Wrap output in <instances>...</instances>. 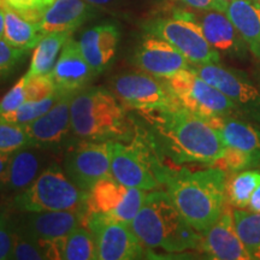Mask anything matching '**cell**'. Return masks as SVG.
Here are the masks:
<instances>
[{
    "mask_svg": "<svg viewBox=\"0 0 260 260\" xmlns=\"http://www.w3.org/2000/svg\"><path fill=\"white\" fill-rule=\"evenodd\" d=\"M141 113L149 123L155 151L176 164L213 165L225 151L218 132L206 119L176 103Z\"/></svg>",
    "mask_w": 260,
    "mask_h": 260,
    "instance_id": "cell-1",
    "label": "cell"
},
{
    "mask_svg": "<svg viewBox=\"0 0 260 260\" xmlns=\"http://www.w3.org/2000/svg\"><path fill=\"white\" fill-rule=\"evenodd\" d=\"M226 172L210 165L203 170L169 169L162 186L176 209L203 234L218 220L226 204Z\"/></svg>",
    "mask_w": 260,
    "mask_h": 260,
    "instance_id": "cell-2",
    "label": "cell"
},
{
    "mask_svg": "<svg viewBox=\"0 0 260 260\" xmlns=\"http://www.w3.org/2000/svg\"><path fill=\"white\" fill-rule=\"evenodd\" d=\"M130 225L146 248L182 253L200 247L201 233L184 219L165 190L154 189L147 193L141 210Z\"/></svg>",
    "mask_w": 260,
    "mask_h": 260,
    "instance_id": "cell-3",
    "label": "cell"
},
{
    "mask_svg": "<svg viewBox=\"0 0 260 260\" xmlns=\"http://www.w3.org/2000/svg\"><path fill=\"white\" fill-rule=\"evenodd\" d=\"M71 128L84 141H117L130 135L125 107L102 86L84 87L71 98Z\"/></svg>",
    "mask_w": 260,
    "mask_h": 260,
    "instance_id": "cell-4",
    "label": "cell"
},
{
    "mask_svg": "<svg viewBox=\"0 0 260 260\" xmlns=\"http://www.w3.org/2000/svg\"><path fill=\"white\" fill-rule=\"evenodd\" d=\"M89 191L80 189L57 162H51L28 188L12 199L19 212L86 210Z\"/></svg>",
    "mask_w": 260,
    "mask_h": 260,
    "instance_id": "cell-5",
    "label": "cell"
},
{
    "mask_svg": "<svg viewBox=\"0 0 260 260\" xmlns=\"http://www.w3.org/2000/svg\"><path fill=\"white\" fill-rule=\"evenodd\" d=\"M157 153L152 142L142 139H135L129 145L112 141V177L128 188L158 189L169 168L161 164Z\"/></svg>",
    "mask_w": 260,
    "mask_h": 260,
    "instance_id": "cell-6",
    "label": "cell"
},
{
    "mask_svg": "<svg viewBox=\"0 0 260 260\" xmlns=\"http://www.w3.org/2000/svg\"><path fill=\"white\" fill-rule=\"evenodd\" d=\"M175 103L207 119L219 116H240L239 110L226 95L211 86L191 69L159 79Z\"/></svg>",
    "mask_w": 260,
    "mask_h": 260,
    "instance_id": "cell-7",
    "label": "cell"
},
{
    "mask_svg": "<svg viewBox=\"0 0 260 260\" xmlns=\"http://www.w3.org/2000/svg\"><path fill=\"white\" fill-rule=\"evenodd\" d=\"M144 28L148 35L162 39L177 48L191 65L220 63V54L209 44L200 25L190 17L189 12L152 19Z\"/></svg>",
    "mask_w": 260,
    "mask_h": 260,
    "instance_id": "cell-8",
    "label": "cell"
},
{
    "mask_svg": "<svg viewBox=\"0 0 260 260\" xmlns=\"http://www.w3.org/2000/svg\"><path fill=\"white\" fill-rule=\"evenodd\" d=\"M191 69L229 98L242 118L260 126V87L245 71L220 63L191 65Z\"/></svg>",
    "mask_w": 260,
    "mask_h": 260,
    "instance_id": "cell-9",
    "label": "cell"
},
{
    "mask_svg": "<svg viewBox=\"0 0 260 260\" xmlns=\"http://www.w3.org/2000/svg\"><path fill=\"white\" fill-rule=\"evenodd\" d=\"M96 243L98 260H130L142 258L144 245L130 224L102 213H86V224Z\"/></svg>",
    "mask_w": 260,
    "mask_h": 260,
    "instance_id": "cell-10",
    "label": "cell"
},
{
    "mask_svg": "<svg viewBox=\"0 0 260 260\" xmlns=\"http://www.w3.org/2000/svg\"><path fill=\"white\" fill-rule=\"evenodd\" d=\"M112 141H83L70 148L64 171L80 189L89 191L96 182L111 177Z\"/></svg>",
    "mask_w": 260,
    "mask_h": 260,
    "instance_id": "cell-11",
    "label": "cell"
},
{
    "mask_svg": "<svg viewBox=\"0 0 260 260\" xmlns=\"http://www.w3.org/2000/svg\"><path fill=\"white\" fill-rule=\"evenodd\" d=\"M111 88L123 105L139 111L162 109L175 103L161 81L146 73L117 75L111 80Z\"/></svg>",
    "mask_w": 260,
    "mask_h": 260,
    "instance_id": "cell-12",
    "label": "cell"
},
{
    "mask_svg": "<svg viewBox=\"0 0 260 260\" xmlns=\"http://www.w3.org/2000/svg\"><path fill=\"white\" fill-rule=\"evenodd\" d=\"M84 224L86 210L21 212L19 216H15L16 229L38 242L65 237Z\"/></svg>",
    "mask_w": 260,
    "mask_h": 260,
    "instance_id": "cell-13",
    "label": "cell"
},
{
    "mask_svg": "<svg viewBox=\"0 0 260 260\" xmlns=\"http://www.w3.org/2000/svg\"><path fill=\"white\" fill-rule=\"evenodd\" d=\"M199 249L213 260H252L237 234L233 210L226 206L218 220L201 234Z\"/></svg>",
    "mask_w": 260,
    "mask_h": 260,
    "instance_id": "cell-14",
    "label": "cell"
},
{
    "mask_svg": "<svg viewBox=\"0 0 260 260\" xmlns=\"http://www.w3.org/2000/svg\"><path fill=\"white\" fill-rule=\"evenodd\" d=\"M136 67L157 79H165L182 70L190 69L191 64L177 48L168 41L148 35L135 51Z\"/></svg>",
    "mask_w": 260,
    "mask_h": 260,
    "instance_id": "cell-15",
    "label": "cell"
},
{
    "mask_svg": "<svg viewBox=\"0 0 260 260\" xmlns=\"http://www.w3.org/2000/svg\"><path fill=\"white\" fill-rule=\"evenodd\" d=\"M75 93H60L59 98L48 111L24 125L34 146L45 149L63 145L73 132L71 128V98Z\"/></svg>",
    "mask_w": 260,
    "mask_h": 260,
    "instance_id": "cell-16",
    "label": "cell"
},
{
    "mask_svg": "<svg viewBox=\"0 0 260 260\" xmlns=\"http://www.w3.org/2000/svg\"><path fill=\"white\" fill-rule=\"evenodd\" d=\"M190 17L200 25L209 44L219 54L242 59L249 48L235 25L223 11L209 10L203 14H191Z\"/></svg>",
    "mask_w": 260,
    "mask_h": 260,
    "instance_id": "cell-17",
    "label": "cell"
},
{
    "mask_svg": "<svg viewBox=\"0 0 260 260\" xmlns=\"http://www.w3.org/2000/svg\"><path fill=\"white\" fill-rule=\"evenodd\" d=\"M45 148L25 146L12 152L8 168L0 176V193L17 194L28 188L45 170L47 162Z\"/></svg>",
    "mask_w": 260,
    "mask_h": 260,
    "instance_id": "cell-18",
    "label": "cell"
},
{
    "mask_svg": "<svg viewBox=\"0 0 260 260\" xmlns=\"http://www.w3.org/2000/svg\"><path fill=\"white\" fill-rule=\"evenodd\" d=\"M51 74L58 93L79 92L96 76L83 57L79 41L71 38L64 45Z\"/></svg>",
    "mask_w": 260,
    "mask_h": 260,
    "instance_id": "cell-19",
    "label": "cell"
},
{
    "mask_svg": "<svg viewBox=\"0 0 260 260\" xmlns=\"http://www.w3.org/2000/svg\"><path fill=\"white\" fill-rule=\"evenodd\" d=\"M119 30L115 24H102L81 35L79 45L83 57L96 75L111 67L117 54Z\"/></svg>",
    "mask_w": 260,
    "mask_h": 260,
    "instance_id": "cell-20",
    "label": "cell"
},
{
    "mask_svg": "<svg viewBox=\"0 0 260 260\" xmlns=\"http://www.w3.org/2000/svg\"><path fill=\"white\" fill-rule=\"evenodd\" d=\"M94 11V6L84 0H54L38 24L45 35L59 31L73 32L88 21Z\"/></svg>",
    "mask_w": 260,
    "mask_h": 260,
    "instance_id": "cell-21",
    "label": "cell"
},
{
    "mask_svg": "<svg viewBox=\"0 0 260 260\" xmlns=\"http://www.w3.org/2000/svg\"><path fill=\"white\" fill-rule=\"evenodd\" d=\"M218 132L225 147L260 153V128L240 116H219L207 119Z\"/></svg>",
    "mask_w": 260,
    "mask_h": 260,
    "instance_id": "cell-22",
    "label": "cell"
},
{
    "mask_svg": "<svg viewBox=\"0 0 260 260\" xmlns=\"http://www.w3.org/2000/svg\"><path fill=\"white\" fill-rule=\"evenodd\" d=\"M237 31L260 60V4L256 0H232L224 10Z\"/></svg>",
    "mask_w": 260,
    "mask_h": 260,
    "instance_id": "cell-23",
    "label": "cell"
},
{
    "mask_svg": "<svg viewBox=\"0 0 260 260\" xmlns=\"http://www.w3.org/2000/svg\"><path fill=\"white\" fill-rule=\"evenodd\" d=\"M45 34L37 22L29 21L18 12L4 8V35L3 39L11 46L22 50H32L40 42Z\"/></svg>",
    "mask_w": 260,
    "mask_h": 260,
    "instance_id": "cell-24",
    "label": "cell"
},
{
    "mask_svg": "<svg viewBox=\"0 0 260 260\" xmlns=\"http://www.w3.org/2000/svg\"><path fill=\"white\" fill-rule=\"evenodd\" d=\"M71 34L73 32L59 31L45 35L34 48L30 65L25 76L32 77L37 75L51 74L64 45L71 38Z\"/></svg>",
    "mask_w": 260,
    "mask_h": 260,
    "instance_id": "cell-25",
    "label": "cell"
},
{
    "mask_svg": "<svg viewBox=\"0 0 260 260\" xmlns=\"http://www.w3.org/2000/svg\"><path fill=\"white\" fill-rule=\"evenodd\" d=\"M129 188L112 176L96 182L88 193L86 213L109 214L121 204Z\"/></svg>",
    "mask_w": 260,
    "mask_h": 260,
    "instance_id": "cell-26",
    "label": "cell"
},
{
    "mask_svg": "<svg viewBox=\"0 0 260 260\" xmlns=\"http://www.w3.org/2000/svg\"><path fill=\"white\" fill-rule=\"evenodd\" d=\"M260 186V170H245L226 178L228 201L236 209H245L253 191Z\"/></svg>",
    "mask_w": 260,
    "mask_h": 260,
    "instance_id": "cell-27",
    "label": "cell"
},
{
    "mask_svg": "<svg viewBox=\"0 0 260 260\" xmlns=\"http://www.w3.org/2000/svg\"><path fill=\"white\" fill-rule=\"evenodd\" d=\"M234 220L240 239L252 260H260V213L235 209Z\"/></svg>",
    "mask_w": 260,
    "mask_h": 260,
    "instance_id": "cell-28",
    "label": "cell"
},
{
    "mask_svg": "<svg viewBox=\"0 0 260 260\" xmlns=\"http://www.w3.org/2000/svg\"><path fill=\"white\" fill-rule=\"evenodd\" d=\"M65 260L96 259V243L93 234L87 226L81 225L73 230L64 240Z\"/></svg>",
    "mask_w": 260,
    "mask_h": 260,
    "instance_id": "cell-29",
    "label": "cell"
},
{
    "mask_svg": "<svg viewBox=\"0 0 260 260\" xmlns=\"http://www.w3.org/2000/svg\"><path fill=\"white\" fill-rule=\"evenodd\" d=\"M59 95L60 93H57L54 95L38 100V102H25L23 105L19 106L15 111L4 113V115L0 116V119L15 123V124L27 125L29 123L34 122L35 119H38L39 117L45 115L56 104Z\"/></svg>",
    "mask_w": 260,
    "mask_h": 260,
    "instance_id": "cell-30",
    "label": "cell"
},
{
    "mask_svg": "<svg viewBox=\"0 0 260 260\" xmlns=\"http://www.w3.org/2000/svg\"><path fill=\"white\" fill-rule=\"evenodd\" d=\"M213 167L222 169L224 171H229L232 174L235 172L249 170L260 167V153L255 152H247L242 149L225 147V151L222 157L213 164Z\"/></svg>",
    "mask_w": 260,
    "mask_h": 260,
    "instance_id": "cell-31",
    "label": "cell"
},
{
    "mask_svg": "<svg viewBox=\"0 0 260 260\" xmlns=\"http://www.w3.org/2000/svg\"><path fill=\"white\" fill-rule=\"evenodd\" d=\"M25 146H34L25 126L0 119V153H12Z\"/></svg>",
    "mask_w": 260,
    "mask_h": 260,
    "instance_id": "cell-32",
    "label": "cell"
},
{
    "mask_svg": "<svg viewBox=\"0 0 260 260\" xmlns=\"http://www.w3.org/2000/svg\"><path fill=\"white\" fill-rule=\"evenodd\" d=\"M146 197H147V190L140 189V188H129L121 204L111 213L105 214V216L119 220V222L132 224L136 214L141 210Z\"/></svg>",
    "mask_w": 260,
    "mask_h": 260,
    "instance_id": "cell-33",
    "label": "cell"
},
{
    "mask_svg": "<svg viewBox=\"0 0 260 260\" xmlns=\"http://www.w3.org/2000/svg\"><path fill=\"white\" fill-rule=\"evenodd\" d=\"M28 54V50L11 46L0 39V82L8 80Z\"/></svg>",
    "mask_w": 260,
    "mask_h": 260,
    "instance_id": "cell-34",
    "label": "cell"
},
{
    "mask_svg": "<svg viewBox=\"0 0 260 260\" xmlns=\"http://www.w3.org/2000/svg\"><path fill=\"white\" fill-rule=\"evenodd\" d=\"M16 260H42L46 259L40 245L30 236L16 229L15 225V242L12 248L11 258Z\"/></svg>",
    "mask_w": 260,
    "mask_h": 260,
    "instance_id": "cell-35",
    "label": "cell"
},
{
    "mask_svg": "<svg viewBox=\"0 0 260 260\" xmlns=\"http://www.w3.org/2000/svg\"><path fill=\"white\" fill-rule=\"evenodd\" d=\"M15 242V216L9 207H0V260L11 258Z\"/></svg>",
    "mask_w": 260,
    "mask_h": 260,
    "instance_id": "cell-36",
    "label": "cell"
},
{
    "mask_svg": "<svg viewBox=\"0 0 260 260\" xmlns=\"http://www.w3.org/2000/svg\"><path fill=\"white\" fill-rule=\"evenodd\" d=\"M25 93H27V102H38L57 94L58 90L52 74L27 77Z\"/></svg>",
    "mask_w": 260,
    "mask_h": 260,
    "instance_id": "cell-37",
    "label": "cell"
},
{
    "mask_svg": "<svg viewBox=\"0 0 260 260\" xmlns=\"http://www.w3.org/2000/svg\"><path fill=\"white\" fill-rule=\"evenodd\" d=\"M53 2L54 0H4L5 6L37 23Z\"/></svg>",
    "mask_w": 260,
    "mask_h": 260,
    "instance_id": "cell-38",
    "label": "cell"
},
{
    "mask_svg": "<svg viewBox=\"0 0 260 260\" xmlns=\"http://www.w3.org/2000/svg\"><path fill=\"white\" fill-rule=\"evenodd\" d=\"M25 82H27V76H22L17 81V83L9 90L8 93L0 100V116L4 113L12 112L17 110L27 102V93H25Z\"/></svg>",
    "mask_w": 260,
    "mask_h": 260,
    "instance_id": "cell-39",
    "label": "cell"
},
{
    "mask_svg": "<svg viewBox=\"0 0 260 260\" xmlns=\"http://www.w3.org/2000/svg\"><path fill=\"white\" fill-rule=\"evenodd\" d=\"M182 3L190 6L199 11H209V10H216V11H223L226 6L222 4L219 0H181Z\"/></svg>",
    "mask_w": 260,
    "mask_h": 260,
    "instance_id": "cell-40",
    "label": "cell"
},
{
    "mask_svg": "<svg viewBox=\"0 0 260 260\" xmlns=\"http://www.w3.org/2000/svg\"><path fill=\"white\" fill-rule=\"evenodd\" d=\"M247 209L253 211V212L260 213V186L253 191L251 199L248 201V205H247Z\"/></svg>",
    "mask_w": 260,
    "mask_h": 260,
    "instance_id": "cell-41",
    "label": "cell"
},
{
    "mask_svg": "<svg viewBox=\"0 0 260 260\" xmlns=\"http://www.w3.org/2000/svg\"><path fill=\"white\" fill-rule=\"evenodd\" d=\"M11 154L12 153H0V176L4 174L6 168H8V164H9L10 158H11Z\"/></svg>",
    "mask_w": 260,
    "mask_h": 260,
    "instance_id": "cell-42",
    "label": "cell"
},
{
    "mask_svg": "<svg viewBox=\"0 0 260 260\" xmlns=\"http://www.w3.org/2000/svg\"><path fill=\"white\" fill-rule=\"evenodd\" d=\"M84 2H87L88 4L93 6H103V5L110 4V3H112L113 0H84Z\"/></svg>",
    "mask_w": 260,
    "mask_h": 260,
    "instance_id": "cell-43",
    "label": "cell"
},
{
    "mask_svg": "<svg viewBox=\"0 0 260 260\" xmlns=\"http://www.w3.org/2000/svg\"><path fill=\"white\" fill-rule=\"evenodd\" d=\"M4 35V9H0V39Z\"/></svg>",
    "mask_w": 260,
    "mask_h": 260,
    "instance_id": "cell-44",
    "label": "cell"
},
{
    "mask_svg": "<svg viewBox=\"0 0 260 260\" xmlns=\"http://www.w3.org/2000/svg\"><path fill=\"white\" fill-rule=\"evenodd\" d=\"M252 77H253V80H254L256 82V84H258V86L260 87V67L256 68V69L253 71Z\"/></svg>",
    "mask_w": 260,
    "mask_h": 260,
    "instance_id": "cell-45",
    "label": "cell"
},
{
    "mask_svg": "<svg viewBox=\"0 0 260 260\" xmlns=\"http://www.w3.org/2000/svg\"><path fill=\"white\" fill-rule=\"evenodd\" d=\"M4 8H5L4 0H0V9H4Z\"/></svg>",
    "mask_w": 260,
    "mask_h": 260,
    "instance_id": "cell-46",
    "label": "cell"
},
{
    "mask_svg": "<svg viewBox=\"0 0 260 260\" xmlns=\"http://www.w3.org/2000/svg\"><path fill=\"white\" fill-rule=\"evenodd\" d=\"M219 2H220V3H222V4H224V5H225V6H226V4H228V3H229V2H232V0H219Z\"/></svg>",
    "mask_w": 260,
    "mask_h": 260,
    "instance_id": "cell-47",
    "label": "cell"
},
{
    "mask_svg": "<svg viewBox=\"0 0 260 260\" xmlns=\"http://www.w3.org/2000/svg\"><path fill=\"white\" fill-rule=\"evenodd\" d=\"M256 2H258V3H259V4H260V0H256Z\"/></svg>",
    "mask_w": 260,
    "mask_h": 260,
    "instance_id": "cell-48",
    "label": "cell"
}]
</instances>
